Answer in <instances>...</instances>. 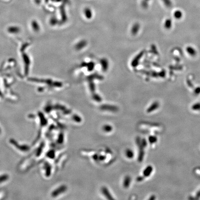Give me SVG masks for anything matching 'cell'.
Wrapping results in <instances>:
<instances>
[{
    "instance_id": "obj_8",
    "label": "cell",
    "mask_w": 200,
    "mask_h": 200,
    "mask_svg": "<svg viewBox=\"0 0 200 200\" xmlns=\"http://www.w3.org/2000/svg\"><path fill=\"white\" fill-rule=\"evenodd\" d=\"M127 156L128 158H132L133 157V153L131 150H128L127 151Z\"/></svg>"
},
{
    "instance_id": "obj_4",
    "label": "cell",
    "mask_w": 200,
    "mask_h": 200,
    "mask_svg": "<svg viewBox=\"0 0 200 200\" xmlns=\"http://www.w3.org/2000/svg\"><path fill=\"white\" fill-rule=\"evenodd\" d=\"M139 29V25L138 24H136L133 25V26L132 28V33L133 35H135L138 32Z\"/></svg>"
},
{
    "instance_id": "obj_2",
    "label": "cell",
    "mask_w": 200,
    "mask_h": 200,
    "mask_svg": "<svg viewBox=\"0 0 200 200\" xmlns=\"http://www.w3.org/2000/svg\"><path fill=\"white\" fill-rule=\"evenodd\" d=\"M102 109L103 110H109L110 109V111H116L117 108L114 106L111 105H103L102 107Z\"/></svg>"
},
{
    "instance_id": "obj_1",
    "label": "cell",
    "mask_w": 200,
    "mask_h": 200,
    "mask_svg": "<svg viewBox=\"0 0 200 200\" xmlns=\"http://www.w3.org/2000/svg\"><path fill=\"white\" fill-rule=\"evenodd\" d=\"M102 192L107 198H108L109 199H113V198L112 197V196H111L110 194L109 193V190L107 189V188H106L105 187H103L102 189Z\"/></svg>"
},
{
    "instance_id": "obj_5",
    "label": "cell",
    "mask_w": 200,
    "mask_h": 200,
    "mask_svg": "<svg viewBox=\"0 0 200 200\" xmlns=\"http://www.w3.org/2000/svg\"><path fill=\"white\" fill-rule=\"evenodd\" d=\"M102 63V67L103 70H104L105 71L107 70L108 68V62H107V60L106 59H102L101 61Z\"/></svg>"
},
{
    "instance_id": "obj_6",
    "label": "cell",
    "mask_w": 200,
    "mask_h": 200,
    "mask_svg": "<svg viewBox=\"0 0 200 200\" xmlns=\"http://www.w3.org/2000/svg\"><path fill=\"white\" fill-rule=\"evenodd\" d=\"M157 106H158V103L156 102H155L153 104V105H152L150 106L149 109H148L147 110V112H148V113L151 112L153 110L156 109V108L157 107Z\"/></svg>"
},
{
    "instance_id": "obj_9",
    "label": "cell",
    "mask_w": 200,
    "mask_h": 200,
    "mask_svg": "<svg viewBox=\"0 0 200 200\" xmlns=\"http://www.w3.org/2000/svg\"><path fill=\"white\" fill-rule=\"evenodd\" d=\"M103 129L106 132H109L112 130V127L109 125H107V126H105V127L103 128Z\"/></svg>"
},
{
    "instance_id": "obj_7",
    "label": "cell",
    "mask_w": 200,
    "mask_h": 200,
    "mask_svg": "<svg viewBox=\"0 0 200 200\" xmlns=\"http://www.w3.org/2000/svg\"><path fill=\"white\" fill-rule=\"evenodd\" d=\"M130 183V178L129 177H127L126 178H125L124 182V186L126 188L128 187Z\"/></svg>"
},
{
    "instance_id": "obj_3",
    "label": "cell",
    "mask_w": 200,
    "mask_h": 200,
    "mask_svg": "<svg viewBox=\"0 0 200 200\" xmlns=\"http://www.w3.org/2000/svg\"><path fill=\"white\" fill-rule=\"evenodd\" d=\"M153 171V167L152 166H148L145 170V171H144V175L145 177H148L151 172Z\"/></svg>"
}]
</instances>
